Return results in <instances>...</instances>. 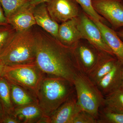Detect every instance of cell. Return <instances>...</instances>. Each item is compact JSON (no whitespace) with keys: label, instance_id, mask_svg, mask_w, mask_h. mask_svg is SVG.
<instances>
[{"label":"cell","instance_id":"cell-5","mask_svg":"<svg viewBox=\"0 0 123 123\" xmlns=\"http://www.w3.org/2000/svg\"><path fill=\"white\" fill-rule=\"evenodd\" d=\"M45 76L35 62L6 66L4 76L9 81L29 90L36 98L40 86Z\"/></svg>","mask_w":123,"mask_h":123},{"label":"cell","instance_id":"cell-11","mask_svg":"<svg viewBox=\"0 0 123 123\" xmlns=\"http://www.w3.org/2000/svg\"><path fill=\"white\" fill-rule=\"evenodd\" d=\"M76 18L62 23L59 26L56 40L66 47L74 49L82 37Z\"/></svg>","mask_w":123,"mask_h":123},{"label":"cell","instance_id":"cell-24","mask_svg":"<svg viewBox=\"0 0 123 123\" xmlns=\"http://www.w3.org/2000/svg\"><path fill=\"white\" fill-rule=\"evenodd\" d=\"M80 5L86 13L92 20L102 21V18L95 10L93 5L92 0H74Z\"/></svg>","mask_w":123,"mask_h":123},{"label":"cell","instance_id":"cell-31","mask_svg":"<svg viewBox=\"0 0 123 123\" xmlns=\"http://www.w3.org/2000/svg\"><path fill=\"white\" fill-rule=\"evenodd\" d=\"M120 89L123 90V69H122V80H121V87Z\"/></svg>","mask_w":123,"mask_h":123},{"label":"cell","instance_id":"cell-32","mask_svg":"<svg viewBox=\"0 0 123 123\" xmlns=\"http://www.w3.org/2000/svg\"><path fill=\"white\" fill-rule=\"evenodd\" d=\"M121 37H122L123 38V32H122V33H121Z\"/></svg>","mask_w":123,"mask_h":123},{"label":"cell","instance_id":"cell-18","mask_svg":"<svg viewBox=\"0 0 123 123\" xmlns=\"http://www.w3.org/2000/svg\"><path fill=\"white\" fill-rule=\"evenodd\" d=\"M9 82L11 99L14 108L37 102L36 97L29 90L17 84Z\"/></svg>","mask_w":123,"mask_h":123},{"label":"cell","instance_id":"cell-22","mask_svg":"<svg viewBox=\"0 0 123 123\" xmlns=\"http://www.w3.org/2000/svg\"><path fill=\"white\" fill-rule=\"evenodd\" d=\"M17 31L10 25L0 26V55L11 43Z\"/></svg>","mask_w":123,"mask_h":123},{"label":"cell","instance_id":"cell-9","mask_svg":"<svg viewBox=\"0 0 123 123\" xmlns=\"http://www.w3.org/2000/svg\"><path fill=\"white\" fill-rule=\"evenodd\" d=\"M92 3L97 12L105 18L113 25L117 27L123 26V7L118 1L94 0Z\"/></svg>","mask_w":123,"mask_h":123},{"label":"cell","instance_id":"cell-8","mask_svg":"<svg viewBox=\"0 0 123 123\" xmlns=\"http://www.w3.org/2000/svg\"><path fill=\"white\" fill-rule=\"evenodd\" d=\"M46 4L51 17L57 23L65 22L78 15V8L74 0H49Z\"/></svg>","mask_w":123,"mask_h":123},{"label":"cell","instance_id":"cell-29","mask_svg":"<svg viewBox=\"0 0 123 123\" xmlns=\"http://www.w3.org/2000/svg\"><path fill=\"white\" fill-rule=\"evenodd\" d=\"M6 66L0 59V76H4Z\"/></svg>","mask_w":123,"mask_h":123},{"label":"cell","instance_id":"cell-16","mask_svg":"<svg viewBox=\"0 0 123 123\" xmlns=\"http://www.w3.org/2000/svg\"><path fill=\"white\" fill-rule=\"evenodd\" d=\"M34 14L36 24L56 40L59 25L51 17L46 3H42L35 6Z\"/></svg>","mask_w":123,"mask_h":123},{"label":"cell","instance_id":"cell-25","mask_svg":"<svg viewBox=\"0 0 123 123\" xmlns=\"http://www.w3.org/2000/svg\"><path fill=\"white\" fill-rule=\"evenodd\" d=\"M72 123H97V120L90 113L82 110L77 114Z\"/></svg>","mask_w":123,"mask_h":123},{"label":"cell","instance_id":"cell-6","mask_svg":"<svg viewBox=\"0 0 123 123\" xmlns=\"http://www.w3.org/2000/svg\"><path fill=\"white\" fill-rule=\"evenodd\" d=\"M78 27L82 38L88 40L92 46L100 51L115 56L106 43L99 28L92 20L85 15H82L78 21Z\"/></svg>","mask_w":123,"mask_h":123},{"label":"cell","instance_id":"cell-26","mask_svg":"<svg viewBox=\"0 0 123 123\" xmlns=\"http://www.w3.org/2000/svg\"><path fill=\"white\" fill-rule=\"evenodd\" d=\"M2 123H20V121L12 114H6L2 119Z\"/></svg>","mask_w":123,"mask_h":123},{"label":"cell","instance_id":"cell-13","mask_svg":"<svg viewBox=\"0 0 123 123\" xmlns=\"http://www.w3.org/2000/svg\"><path fill=\"white\" fill-rule=\"evenodd\" d=\"M94 47L80 45L73 49L80 70L86 75L96 63L100 52Z\"/></svg>","mask_w":123,"mask_h":123},{"label":"cell","instance_id":"cell-28","mask_svg":"<svg viewBox=\"0 0 123 123\" xmlns=\"http://www.w3.org/2000/svg\"><path fill=\"white\" fill-rule=\"evenodd\" d=\"M49 0H30V3L33 6L35 7L43 3H46Z\"/></svg>","mask_w":123,"mask_h":123},{"label":"cell","instance_id":"cell-7","mask_svg":"<svg viewBox=\"0 0 123 123\" xmlns=\"http://www.w3.org/2000/svg\"><path fill=\"white\" fill-rule=\"evenodd\" d=\"M82 110L78 102L76 92L50 116L43 123H72L77 114Z\"/></svg>","mask_w":123,"mask_h":123},{"label":"cell","instance_id":"cell-3","mask_svg":"<svg viewBox=\"0 0 123 123\" xmlns=\"http://www.w3.org/2000/svg\"><path fill=\"white\" fill-rule=\"evenodd\" d=\"M36 47L35 33L31 29L17 31L7 48L0 55V59L6 66L34 63Z\"/></svg>","mask_w":123,"mask_h":123},{"label":"cell","instance_id":"cell-20","mask_svg":"<svg viewBox=\"0 0 123 123\" xmlns=\"http://www.w3.org/2000/svg\"><path fill=\"white\" fill-rule=\"evenodd\" d=\"M97 123H123V113L115 111L103 105L99 108Z\"/></svg>","mask_w":123,"mask_h":123},{"label":"cell","instance_id":"cell-19","mask_svg":"<svg viewBox=\"0 0 123 123\" xmlns=\"http://www.w3.org/2000/svg\"><path fill=\"white\" fill-rule=\"evenodd\" d=\"M0 101L6 114H12L14 106L11 99L9 82L4 76H0Z\"/></svg>","mask_w":123,"mask_h":123},{"label":"cell","instance_id":"cell-15","mask_svg":"<svg viewBox=\"0 0 123 123\" xmlns=\"http://www.w3.org/2000/svg\"><path fill=\"white\" fill-rule=\"evenodd\" d=\"M113 56L106 52H99L96 63L87 75L95 85L112 69L118 60Z\"/></svg>","mask_w":123,"mask_h":123},{"label":"cell","instance_id":"cell-21","mask_svg":"<svg viewBox=\"0 0 123 123\" xmlns=\"http://www.w3.org/2000/svg\"><path fill=\"white\" fill-rule=\"evenodd\" d=\"M104 105L115 111L123 113V90L121 89L104 97Z\"/></svg>","mask_w":123,"mask_h":123},{"label":"cell","instance_id":"cell-4","mask_svg":"<svg viewBox=\"0 0 123 123\" xmlns=\"http://www.w3.org/2000/svg\"><path fill=\"white\" fill-rule=\"evenodd\" d=\"M78 102L82 110L97 119L99 108L104 104V97L86 74L80 71L74 80Z\"/></svg>","mask_w":123,"mask_h":123},{"label":"cell","instance_id":"cell-2","mask_svg":"<svg viewBox=\"0 0 123 123\" xmlns=\"http://www.w3.org/2000/svg\"><path fill=\"white\" fill-rule=\"evenodd\" d=\"M75 92L73 82L62 77L46 75L37 93V101L49 117Z\"/></svg>","mask_w":123,"mask_h":123},{"label":"cell","instance_id":"cell-30","mask_svg":"<svg viewBox=\"0 0 123 123\" xmlns=\"http://www.w3.org/2000/svg\"><path fill=\"white\" fill-rule=\"evenodd\" d=\"M6 114V113L5 111L2 103L0 101V123H1L2 119L5 115Z\"/></svg>","mask_w":123,"mask_h":123},{"label":"cell","instance_id":"cell-23","mask_svg":"<svg viewBox=\"0 0 123 123\" xmlns=\"http://www.w3.org/2000/svg\"><path fill=\"white\" fill-rule=\"evenodd\" d=\"M30 1V0H0V4L7 18L14 11Z\"/></svg>","mask_w":123,"mask_h":123},{"label":"cell","instance_id":"cell-10","mask_svg":"<svg viewBox=\"0 0 123 123\" xmlns=\"http://www.w3.org/2000/svg\"><path fill=\"white\" fill-rule=\"evenodd\" d=\"M35 7L30 1L27 2L7 18L8 24L17 32L31 29L33 26L36 25L34 14Z\"/></svg>","mask_w":123,"mask_h":123},{"label":"cell","instance_id":"cell-27","mask_svg":"<svg viewBox=\"0 0 123 123\" xmlns=\"http://www.w3.org/2000/svg\"><path fill=\"white\" fill-rule=\"evenodd\" d=\"M8 24L7 18L5 15L2 6L0 4V26L6 25Z\"/></svg>","mask_w":123,"mask_h":123},{"label":"cell","instance_id":"cell-12","mask_svg":"<svg viewBox=\"0 0 123 123\" xmlns=\"http://www.w3.org/2000/svg\"><path fill=\"white\" fill-rule=\"evenodd\" d=\"M123 65L118 60L112 69L96 84L104 97H106L120 89Z\"/></svg>","mask_w":123,"mask_h":123},{"label":"cell","instance_id":"cell-17","mask_svg":"<svg viewBox=\"0 0 123 123\" xmlns=\"http://www.w3.org/2000/svg\"><path fill=\"white\" fill-rule=\"evenodd\" d=\"M92 20L99 28L106 43L114 55L123 64V42L114 31L101 21Z\"/></svg>","mask_w":123,"mask_h":123},{"label":"cell","instance_id":"cell-1","mask_svg":"<svg viewBox=\"0 0 123 123\" xmlns=\"http://www.w3.org/2000/svg\"><path fill=\"white\" fill-rule=\"evenodd\" d=\"M35 33L38 67L46 75L62 77L73 82L80 71L73 49L65 47L42 31Z\"/></svg>","mask_w":123,"mask_h":123},{"label":"cell","instance_id":"cell-14","mask_svg":"<svg viewBox=\"0 0 123 123\" xmlns=\"http://www.w3.org/2000/svg\"><path fill=\"white\" fill-rule=\"evenodd\" d=\"M12 114L20 123H41L46 117L37 102L16 107Z\"/></svg>","mask_w":123,"mask_h":123}]
</instances>
